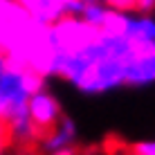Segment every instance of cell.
<instances>
[{
  "label": "cell",
  "instance_id": "5",
  "mask_svg": "<svg viewBox=\"0 0 155 155\" xmlns=\"http://www.w3.org/2000/svg\"><path fill=\"white\" fill-rule=\"evenodd\" d=\"M41 142H43V148H45L47 155L58 151V148L74 146V144H77V126H74V121L70 117L61 115V119L56 121V126L52 128V130H47Z\"/></svg>",
  "mask_w": 155,
  "mask_h": 155
},
{
  "label": "cell",
  "instance_id": "8",
  "mask_svg": "<svg viewBox=\"0 0 155 155\" xmlns=\"http://www.w3.org/2000/svg\"><path fill=\"white\" fill-rule=\"evenodd\" d=\"M0 140H2V142L12 140V133H9V121L2 119V117H0Z\"/></svg>",
  "mask_w": 155,
  "mask_h": 155
},
{
  "label": "cell",
  "instance_id": "11",
  "mask_svg": "<svg viewBox=\"0 0 155 155\" xmlns=\"http://www.w3.org/2000/svg\"><path fill=\"white\" fill-rule=\"evenodd\" d=\"M5 144H7V142H2V140H0V155L5 153Z\"/></svg>",
  "mask_w": 155,
  "mask_h": 155
},
{
  "label": "cell",
  "instance_id": "1",
  "mask_svg": "<svg viewBox=\"0 0 155 155\" xmlns=\"http://www.w3.org/2000/svg\"><path fill=\"white\" fill-rule=\"evenodd\" d=\"M34 25L36 18L18 0H0V54H12Z\"/></svg>",
  "mask_w": 155,
  "mask_h": 155
},
{
  "label": "cell",
  "instance_id": "3",
  "mask_svg": "<svg viewBox=\"0 0 155 155\" xmlns=\"http://www.w3.org/2000/svg\"><path fill=\"white\" fill-rule=\"evenodd\" d=\"M155 81V43H133L124 85H146Z\"/></svg>",
  "mask_w": 155,
  "mask_h": 155
},
{
  "label": "cell",
  "instance_id": "9",
  "mask_svg": "<svg viewBox=\"0 0 155 155\" xmlns=\"http://www.w3.org/2000/svg\"><path fill=\"white\" fill-rule=\"evenodd\" d=\"M50 155H79V151H77V146H68V148H58V151L50 153Z\"/></svg>",
  "mask_w": 155,
  "mask_h": 155
},
{
  "label": "cell",
  "instance_id": "2",
  "mask_svg": "<svg viewBox=\"0 0 155 155\" xmlns=\"http://www.w3.org/2000/svg\"><path fill=\"white\" fill-rule=\"evenodd\" d=\"M61 115H63V110H61L58 99L54 94H50L45 88H41L38 92H34L27 99V117H29L31 124L38 128L41 135H45L47 130H52V128L56 126V121L61 119Z\"/></svg>",
  "mask_w": 155,
  "mask_h": 155
},
{
  "label": "cell",
  "instance_id": "10",
  "mask_svg": "<svg viewBox=\"0 0 155 155\" xmlns=\"http://www.w3.org/2000/svg\"><path fill=\"white\" fill-rule=\"evenodd\" d=\"M2 70H5V56L0 54V74H2Z\"/></svg>",
  "mask_w": 155,
  "mask_h": 155
},
{
  "label": "cell",
  "instance_id": "4",
  "mask_svg": "<svg viewBox=\"0 0 155 155\" xmlns=\"http://www.w3.org/2000/svg\"><path fill=\"white\" fill-rule=\"evenodd\" d=\"M27 12L41 23H54L56 18L74 12V5L79 0H18Z\"/></svg>",
  "mask_w": 155,
  "mask_h": 155
},
{
  "label": "cell",
  "instance_id": "6",
  "mask_svg": "<svg viewBox=\"0 0 155 155\" xmlns=\"http://www.w3.org/2000/svg\"><path fill=\"white\" fill-rule=\"evenodd\" d=\"M124 36L130 38L133 43H155V20L151 18L130 20Z\"/></svg>",
  "mask_w": 155,
  "mask_h": 155
},
{
  "label": "cell",
  "instance_id": "7",
  "mask_svg": "<svg viewBox=\"0 0 155 155\" xmlns=\"http://www.w3.org/2000/svg\"><path fill=\"white\" fill-rule=\"evenodd\" d=\"M128 155H155V142L148 140V142H135L130 146H126Z\"/></svg>",
  "mask_w": 155,
  "mask_h": 155
}]
</instances>
